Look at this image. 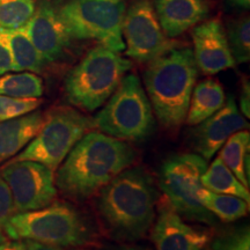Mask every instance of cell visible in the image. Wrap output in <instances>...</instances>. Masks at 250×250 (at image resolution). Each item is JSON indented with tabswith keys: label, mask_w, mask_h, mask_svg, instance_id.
<instances>
[{
	"label": "cell",
	"mask_w": 250,
	"mask_h": 250,
	"mask_svg": "<svg viewBox=\"0 0 250 250\" xmlns=\"http://www.w3.org/2000/svg\"><path fill=\"white\" fill-rule=\"evenodd\" d=\"M136 153L129 144L92 131L76 144L58 167L56 188L62 195L83 201L133 164Z\"/></svg>",
	"instance_id": "obj_1"
},
{
	"label": "cell",
	"mask_w": 250,
	"mask_h": 250,
	"mask_svg": "<svg viewBox=\"0 0 250 250\" xmlns=\"http://www.w3.org/2000/svg\"><path fill=\"white\" fill-rule=\"evenodd\" d=\"M99 191L96 206L112 237L133 242L147 234L158 202V190L147 171L126 168Z\"/></svg>",
	"instance_id": "obj_2"
},
{
	"label": "cell",
	"mask_w": 250,
	"mask_h": 250,
	"mask_svg": "<svg viewBox=\"0 0 250 250\" xmlns=\"http://www.w3.org/2000/svg\"><path fill=\"white\" fill-rule=\"evenodd\" d=\"M197 77L198 67L189 46L179 45L148 62L144 74L146 94L166 129H176L186 121Z\"/></svg>",
	"instance_id": "obj_3"
},
{
	"label": "cell",
	"mask_w": 250,
	"mask_h": 250,
	"mask_svg": "<svg viewBox=\"0 0 250 250\" xmlns=\"http://www.w3.org/2000/svg\"><path fill=\"white\" fill-rule=\"evenodd\" d=\"M4 232L12 240L34 241L59 247H83L95 239L85 215L70 203L55 202L39 210L18 212Z\"/></svg>",
	"instance_id": "obj_4"
},
{
	"label": "cell",
	"mask_w": 250,
	"mask_h": 250,
	"mask_svg": "<svg viewBox=\"0 0 250 250\" xmlns=\"http://www.w3.org/2000/svg\"><path fill=\"white\" fill-rule=\"evenodd\" d=\"M131 66L132 62L122 57L120 52L102 45L89 50L65 78L66 100L85 111L101 108Z\"/></svg>",
	"instance_id": "obj_5"
},
{
	"label": "cell",
	"mask_w": 250,
	"mask_h": 250,
	"mask_svg": "<svg viewBox=\"0 0 250 250\" xmlns=\"http://www.w3.org/2000/svg\"><path fill=\"white\" fill-rule=\"evenodd\" d=\"M93 122L100 132L118 140L143 142L154 133L151 102L136 74L124 76Z\"/></svg>",
	"instance_id": "obj_6"
},
{
	"label": "cell",
	"mask_w": 250,
	"mask_h": 250,
	"mask_svg": "<svg viewBox=\"0 0 250 250\" xmlns=\"http://www.w3.org/2000/svg\"><path fill=\"white\" fill-rule=\"evenodd\" d=\"M94 127L93 118L76 109L66 105L52 108L44 115L39 133L13 160L35 161L57 170L76 144Z\"/></svg>",
	"instance_id": "obj_7"
},
{
	"label": "cell",
	"mask_w": 250,
	"mask_h": 250,
	"mask_svg": "<svg viewBox=\"0 0 250 250\" xmlns=\"http://www.w3.org/2000/svg\"><path fill=\"white\" fill-rule=\"evenodd\" d=\"M58 12L72 40H94L112 51L125 50V0H70Z\"/></svg>",
	"instance_id": "obj_8"
},
{
	"label": "cell",
	"mask_w": 250,
	"mask_h": 250,
	"mask_svg": "<svg viewBox=\"0 0 250 250\" xmlns=\"http://www.w3.org/2000/svg\"><path fill=\"white\" fill-rule=\"evenodd\" d=\"M208 161L196 153L170 156L160 168L159 183L168 203L182 219L214 226L217 218L198 199Z\"/></svg>",
	"instance_id": "obj_9"
},
{
	"label": "cell",
	"mask_w": 250,
	"mask_h": 250,
	"mask_svg": "<svg viewBox=\"0 0 250 250\" xmlns=\"http://www.w3.org/2000/svg\"><path fill=\"white\" fill-rule=\"evenodd\" d=\"M122 34L125 56L139 62H148L179 46L166 36L149 0H138L125 12Z\"/></svg>",
	"instance_id": "obj_10"
},
{
	"label": "cell",
	"mask_w": 250,
	"mask_h": 250,
	"mask_svg": "<svg viewBox=\"0 0 250 250\" xmlns=\"http://www.w3.org/2000/svg\"><path fill=\"white\" fill-rule=\"evenodd\" d=\"M0 174L11 190L17 213L45 208L57 196L55 171L39 162L8 161Z\"/></svg>",
	"instance_id": "obj_11"
},
{
	"label": "cell",
	"mask_w": 250,
	"mask_h": 250,
	"mask_svg": "<svg viewBox=\"0 0 250 250\" xmlns=\"http://www.w3.org/2000/svg\"><path fill=\"white\" fill-rule=\"evenodd\" d=\"M248 127L249 123L240 114L235 100L230 96L220 110L196 125L190 133V145L196 154L208 161L233 133Z\"/></svg>",
	"instance_id": "obj_12"
},
{
	"label": "cell",
	"mask_w": 250,
	"mask_h": 250,
	"mask_svg": "<svg viewBox=\"0 0 250 250\" xmlns=\"http://www.w3.org/2000/svg\"><path fill=\"white\" fill-rule=\"evenodd\" d=\"M24 28L44 62L59 61L71 43L72 39L64 26L58 9L48 1L41 2L35 7Z\"/></svg>",
	"instance_id": "obj_13"
},
{
	"label": "cell",
	"mask_w": 250,
	"mask_h": 250,
	"mask_svg": "<svg viewBox=\"0 0 250 250\" xmlns=\"http://www.w3.org/2000/svg\"><path fill=\"white\" fill-rule=\"evenodd\" d=\"M193 58L197 67L212 76L235 67L226 31L219 20H210L195 26L192 30Z\"/></svg>",
	"instance_id": "obj_14"
},
{
	"label": "cell",
	"mask_w": 250,
	"mask_h": 250,
	"mask_svg": "<svg viewBox=\"0 0 250 250\" xmlns=\"http://www.w3.org/2000/svg\"><path fill=\"white\" fill-rule=\"evenodd\" d=\"M152 240L155 250H203L211 241V233L184 223L169 203H165L159 208Z\"/></svg>",
	"instance_id": "obj_15"
},
{
	"label": "cell",
	"mask_w": 250,
	"mask_h": 250,
	"mask_svg": "<svg viewBox=\"0 0 250 250\" xmlns=\"http://www.w3.org/2000/svg\"><path fill=\"white\" fill-rule=\"evenodd\" d=\"M154 11L166 36L174 39L204 20L208 6L205 0H155Z\"/></svg>",
	"instance_id": "obj_16"
},
{
	"label": "cell",
	"mask_w": 250,
	"mask_h": 250,
	"mask_svg": "<svg viewBox=\"0 0 250 250\" xmlns=\"http://www.w3.org/2000/svg\"><path fill=\"white\" fill-rule=\"evenodd\" d=\"M43 122L41 111L0 122V165L22 151L39 133Z\"/></svg>",
	"instance_id": "obj_17"
},
{
	"label": "cell",
	"mask_w": 250,
	"mask_h": 250,
	"mask_svg": "<svg viewBox=\"0 0 250 250\" xmlns=\"http://www.w3.org/2000/svg\"><path fill=\"white\" fill-rule=\"evenodd\" d=\"M226 102L223 86L214 79H205L195 85L190 98L186 122L196 126L223 108Z\"/></svg>",
	"instance_id": "obj_18"
},
{
	"label": "cell",
	"mask_w": 250,
	"mask_h": 250,
	"mask_svg": "<svg viewBox=\"0 0 250 250\" xmlns=\"http://www.w3.org/2000/svg\"><path fill=\"white\" fill-rule=\"evenodd\" d=\"M0 34L11 52L14 72H42L45 62L34 46L24 26L15 29L0 30Z\"/></svg>",
	"instance_id": "obj_19"
},
{
	"label": "cell",
	"mask_w": 250,
	"mask_h": 250,
	"mask_svg": "<svg viewBox=\"0 0 250 250\" xmlns=\"http://www.w3.org/2000/svg\"><path fill=\"white\" fill-rule=\"evenodd\" d=\"M202 186L213 192L235 196L250 203L249 188L242 184L219 156L203 174Z\"/></svg>",
	"instance_id": "obj_20"
},
{
	"label": "cell",
	"mask_w": 250,
	"mask_h": 250,
	"mask_svg": "<svg viewBox=\"0 0 250 250\" xmlns=\"http://www.w3.org/2000/svg\"><path fill=\"white\" fill-rule=\"evenodd\" d=\"M198 199L206 210L224 223L239 220L249 211V203L239 197L213 192L204 187L198 190Z\"/></svg>",
	"instance_id": "obj_21"
},
{
	"label": "cell",
	"mask_w": 250,
	"mask_h": 250,
	"mask_svg": "<svg viewBox=\"0 0 250 250\" xmlns=\"http://www.w3.org/2000/svg\"><path fill=\"white\" fill-rule=\"evenodd\" d=\"M250 153V133L241 130L233 133L219 149V158L233 171V174L249 188V180L245 173V162Z\"/></svg>",
	"instance_id": "obj_22"
},
{
	"label": "cell",
	"mask_w": 250,
	"mask_h": 250,
	"mask_svg": "<svg viewBox=\"0 0 250 250\" xmlns=\"http://www.w3.org/2000/svg\"><path fill=\"white\" fill-rule=\"evenodd\" d=\"M43 94V81L33 72L0 76V95L11 98H40Z\"/></svg>",
	"instance_id": "obj_23"
},
{
	"label": "cell",
	"mask_w": 250,
	"mask_h": 250,
	"mask_svg": "<svg viewBox=\"0 0 250 250\" xmlns=\"http://www.w3.org/2000/svg\"><path fill=\"white\" fill-rule=\"evenodd\" d=\"M35 7L34 0H0V30L23 27Z\"/></svg>",
	"instance_id": "obj_24"
},
{
	"label": "cell",
	"mask_w": 250,
	"mask_h": 250,
	"mask_svg": "<svg viewBox=\"0 0 250 250\" xmlns=\"http://www.w3.org/2000/svg\"><path fill=\"white\" fill-rule=\"evenodd\" d=\"M228 44L236 64L248 62L250 59V20L242 18L234 21L228 28Z\"/></svg>",
	"instance_id": "obj_25"
},
{
	"label": "cell",
	"mask_w": 250,
	"mask_h": 250,
	"mask_svg": "<svg viewBox=\"0 0 250 250\" xmlns=\"http://www.w3.org/2000/svg\"><path fill=\"white\" fill-rule=\"evenodd\" d=\"M208 250H250L249 225L233 227L214 236Z\"/></svg>",
	"instance_id": "obj_26"
},
{
	"label": "cell",
	"mask_w": 250,
	"mask_h": 250,
	"mask_svg": "<svg viewBox=\"0 0 250 250\" xmlns=\"http://www.w3.org/2000/svg\"><path fill=\"white\" fill-rule=\"evenodd\" d=\"M42 104L39 98H11L0 95V122L13 120L35 111Z\"/></svg>",
	"instance_id": "obj_27"
},
{
	"label": "cell",
	"mask_w": 250,
	"mask_h": 250,
	"mask_svg": "<svg viewBox=\"0 0 250 250\" xmlns=\"http://www.w3.org/2000/svg\"><path fill=\"white\" fill-rule=\"evenodd\" d=\"M17 213L13 197L9 188L0 174V233L4 232L8 220Z\"/></svg>",
	"instance_id": "obj_28"
},
{
	"label": "cell",
	"mask_w": 250,
	"mask_h": 250,
	"mask_svg": "<svg viewBox=\"0 0 250 250\" xmlns=\"http://www.w3.org/2000/svg\"><path fill=\"white\" fill-rule=\"evenodd\" d=\"M13 59H12L11 52L7 44H6L5 40L2 39L1 34H0V76L8 73V72L13 71Z\"/></svg>",
	"instance_id": "obj_29"
},
{
	"label": "cell",
	"mask_w": 250,
	"mask_h": 250,
	"mask_svg": "<svg viewBox=\"0 0 250 250\" xmlns=\"http://www.w3.org/2000/svg\"><path fill=\"white\" fill-rule=\"evenodd\" d=\"M240 105L243 116L250 117V87L248 81H243L241 96H240Z\"/></svg>",
	"instance_id": "obj_30"
},
{
	"label": "cell",
	"mask_w": 250,
	"mask_h": 250,
	"mask_svg": "<svg viewBox=\"0 0 250 250\" xmlns=\"http://www.w3.org/2000/svg\"><path fill=\"white\" fill-rule=\"evenodd\" d=\"M24 247L26 250H64L62 247L54 246V245H46V243L37 242L34 240H24Z\"/></svg>",
	"instance_id": "obj_31"
},
{
	"label": "cell",
	"mask_w": 250,
	"mask_h": 250,
	"mask_svg": "<svg viewBox=\"0 0 250 250\" xmlns=\"http://www.w3.org/2000/svg\"><path fill=\"white\" fill-rule=\"evenodd\" d=\"M0 250H26L24 242L21 240H7L0 243Z\"/></svg>",
	"instance_id": "obj_32"
},
{
	"label": "cell",
	"mask_w": 250,
	"mask_h": 250,
	"mask_svg": "<svg viewBox=\"0 0 250 250\" xmlns=\"http://www.w3.org/2000/svg\"><path fill=\"white\" fill-rule=\"evenodd\" d=\"M112 250H152L151 248L145 246H140V245H122L118 246L116 248H114Z\"/></svg>",
	"instance_id": "obj_33"
},
{
	"label": "cell",
	"mask_w": 250,
	"mask_h": 250,
	"mask_svg": "<svg viewBox=\"0 0 250 250\" xmlns=\"http://www.w3.org/2000/svg\"><path fill=\"white\" fill-rule=\"evenodd\" d=\"M230 4L236 6V7H241L248 9L250 6V0H229Z\"/></svg>",
	"instance_id": "obj_34"
},
{
	"label": "cell",
	"mask_w": 250,
	"mask_h": 250,
	"mask_svg": "<svg viewBox=\"0 0 250 250\" xmlns=\"http://www.w3.org/2000/svg\"><path fill=\"white\" fill-rule=\"evenodd\" d=\"M6 239H7V237H6L5 235H2V233H0V243H1V242H4Z\"/></svg>",
	"instance_id": "obj_35"
},
{
	"label": "cell",
	"mask_w": 250,
	"mask_h": 250,
	"mask_svg": "<svg viewBox=\"0 0 250 250\" xmlns=\"http://www.w3.org/2000/svg\"><path fill=\"white\" fill-rule=\"evenodd\" d=\"M73 250H88V249H73Z\"/></svg>",
	"instance_id": "obj_36"
},
{
	"label": "cell",
	"mask_w": 250,
	"mask_h": 250,
	"mask_svg": "<svg viewBox=\"0 0 250 250\" xmlns=\"http://www.w3.org/2000/svg\"><path fill=\"white\" fill-rule=\"evenodd\" d=\"M203 250H208V247H206V248H204Z\"/></svg>",
	"instance_id": "obj_37"
}]
</instances>
